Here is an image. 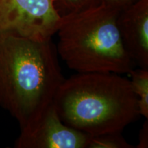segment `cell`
<instances>
[{
    "mask_svg": "<svg viewBox=\"0 0 148 148\" xmlns=\"http://www.w3.org/2000/svg\"><path fill=\"white\" fill-rule=\"evenodd\" d=\"M64 80L51 39L0 35V106L21 128L52 103Z\"/></svg>",
    "mask_w": 148,
    "mask_h": 148,
    "instance_id": "obj_1",
    "label": "cell"
},
{
    "mask_svg": "<svg viewBox=\"0 0 148 148\" xmlns=\"http://www.w3.org/2000/svg\"><path fill=\"white\" fill-rule=\"evenodd\" d=\"M52 103L63 123L89 136L121 132L140 115L130 81L114 73H77L64 79Z\"/></svg>",
    "mask_w": 148,
    "mask_h": 148,
    "instance_id": "obj_2",
    "label": "cell"
},
{
    "mask_svg": "<svg viewBox=\"0 0 148 148\" xmlns=\"http://www.w3.org/2000/svg\"><path fill=\"white\" fill-rule=\"evenodd\" d=\"M119 12L101 3L61 16L56 50L69 69L77 73L121 75L134 69L120 36Z\"/></svg>",
    "mask_w": 148,
    "mask_h": 148,
    "instance_id": "obj_3",
    "label": "cell"
},
{
    "mask_svg": "<svg viewBox=\"0 0 148 148\" xmlns=\"http://www.w3.org/2000/svg\"><path fill=\"white\" fill-rule=\"evenodd\" d=\"M60 21L53 0H0V35L49 40Z\"/></svg>",
    "mask_w": 148,
    "mask_h": 148,
    "instance_id": "obj_4",
    "label": "cell"
},
{
    "mask_svg": "<svg viewBox=\"0 0 148 148\" xmlns=\"http://www.w3.org/2000/svg\"><path fill=\"white\" fill-rule=\"evenodd\" d=\"M89 135L66 125L53 103L37 119L21 128L16 148H86Z\"/></svg>",
    "mask_w": 148,
    "mask_h": 148,
    "instance_id": "obj_5",
    "label": "cell"
},
{
    "mask_svg": "<svg viewBox=\"0 0 148 148\" xmlns=\"http://www.w3.org/2000/svg\"><path fill=\"white\" fill-rule=\"evenodd\" d=\"M117 25L130 58L148 69V0H138L119 10Z\"/></svg>",
    "mask_w": 148,
    "mask_h": 148,
    "instance_id": "obj_6",
    "label": "cell"
},
{
    "mask_svg": "<svg viewBox=\"0 0 148 148\" xmlns=\"http://www.w3.org/2000/svg\"><path fill=\"white\" fill-rule=\"evenodd\" d=\"M130 75L131 85L138 99V106L140 115L148 118V69L140 68L132 69Z\"/></svg>",
    "mask_w": 148,
    "mask_h": 148,
    "instance_id": "obj_7",
    "label": "cell"
},
{
    "mask_svg": "<svg viewBox=\"0 0 148 148\" xmlns=\"http://www.w3.org/2000/svg\"><path fill=\"white\" fill-rule=\"evenodd\" d=\"M127 143L121 132H109L90 136L86 148H133Z\"/></svg>",
    "mask_w": 148,
    "mask_h": 148,
    "instance_id": "obj_8",
    "label": "cell"
},
{
    "mask_svg": "<svg viewBox=\"0 0 148 148\" xmlns=\"http://www.w3.org/2000/svg\"><path fill=\"white\" fill-rule=\"evenodd\" d=\"M53 2L62 16L97 6L102 3V0H53Z\"/></svg>",
    "mask_w": 148,
    "mask_h": 148,
    "instance_id": "obj_9",
    "label": "cell"
},
{
    "mask_svg": "<svg viewBox=\"0 0 148 148\" xmlns=\"http://www.w3.org/2000/svg\"><path fill=\"white\" fill-rule=\"evenodd\" d=\"M136 1L138 0H102V3L111 8L121 10Z\"/></svg>",
    "mask_w": 148,
    "mask_h": 148,
    "instance_id": "obj_10",
    "label": "cell"
},
{
    "mask_svg": "<svg viewBox=\"0 0 148 148\" xmlns=\"http://www.w3.org/2000/svg\"><path fill=\"white\" fill-rule=\"evenodd\" d=\"M148 123L147 119L143 126L142 127L141 130L139 133V143L138 144L137 147L138 148H145L147 147L148 145Z\"/></svg>",
    "mask_w": 148,
    "mask_h": 148,
    "instance_id": "obj_11",
    "label": "cell"
}]
</instances>
